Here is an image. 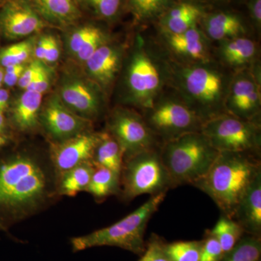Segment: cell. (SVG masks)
Instances as JSON below:
<instances>
[{
  "label": "cell",
  "instance_id": "obj_34",
  "mask_svg": "<svg viewBox=\"0 0 261 261\" xmlns=\"http://www.w3.org/2000/svg\"><path fill=\"white\" fill-rule=\"evenodd\" d=\"M224 253L217 239L209 233L208 238L202 242L200 261H221Z\"/></svg>",
  "mask_w": 261,
  "mask_h": 261
},
{
  "label": "cell",
  "instance_id": "obj_45",
  "mask_svg": "<svg viewBox=\"0 0 261 261\" xmlns=\"http://www.w3.org/2000/svg\"><path fill=\"white\" fill-rule=\"evenodd\" d=\"M8 137L6 135H0V149L5 147L8 143Z\"/></svg>",
  "mask_w": 261,
  "mask_h": 261
},
{
  "label": "cell",
  "instance_id": "obj_32",
  "mask_svg": "<svg viewBox=\"0 0 261 261\" xmlns=\"http://www.w3.org/2000/svg\"><path fill=\"white\" fill-rule=\"evenodd\" d=\"M101 31L100 29L93 25H84L75 29L68 39V47L70 53L75 56L92 38Z\"/></svg>",
  "mask_w": 261,
  "mask_h": 261
},
{
  "label": "cell",
  "instance_id": "obj_2",
  "mask_svg": "<svg viewBox=\"0 0 261 261\" xmlns=\"http://www.w3.org/2000/svg\"><path fill=\"white\" fill-rule=\"evenodd\" d=\"M232 76L212 61L172 64L171 80L178 97L205 122L226 113L225 102Z\"/></svg>",
  "mask_w": 261,
  "mask_h": 261
},
{
  "label": "cell",
  "instance_id": "obj_6",
  "mask_svg": "<svg viewBox=\"0 0 261 261\" xmlns=\"http://www.w3.org/2000/svg\"><path fill=\"white\" fill-rule=\"evenodd\" d=\"M166 192L150 196L143 205L111 226L96 230L70 240L73 252L92 247L111 246L140 255L145 252L144 237L149 220L159 210L166 198Z\"/></svg>",
  "mask_w": 261,
  "mask_h": 261
},
{
  "label": "cell",
  "instance_id": "obj_21",
  "mask_svg": "<svg viewBox=\"0 0 261 261\" xmlns=\"http://www.w3.org/2000/svg\"><path fill=\"white\" fill-rule=\"evenodd\" d=\"M219 54L225 64L243 69L254 61L257 54V46L248 38L234 37L223 41Z\"/></svg>",
  "mask_w": 261,
  "mask_h": 261
},
{
  "label": "cell",
  "instance_id": "obj_13",
  "mask_svg": "<svg viewBox=\"0 0 261 261\" xmlns=\"http://www.w3.org/2000/svg\"><path fill=\"white\" fill-rule=\"evenodd\" d=\"M260 82L255 73L245 68L232 76L225 102L226 113L255 121L260 113Z\"/></svg>",
  "mask_w": 261,
  "mask_h": 261
},
{
  "label": "cell",
  "instance_id": "obj_12",
  "mask_svg": "<svg viewBox=\"0 0 261 261\" xmlns=\"http://www.w3.org/2000/svg\"><path fill=\"white\" fill-rule=\"evenodd\" d=\"M101 90L92 81L68 76L62 82L58 95L70 111L93 122L102 116L104 111V99Z\"/></svg>",
  "mask_w": 261,
  "mask_h": 261
},
{
  "label": "cell",
  "instance_id": "obj_26",
  "mask_svg": "<svg viewBox=\"0 0 261 261\" xmlns=\"http://www.w3.org/2000/svg\"><path fill=\"white\" fill-rule=\"evenodd\" d=\"M121 191L120 175L106 168H95L86 192L102 200Z\"/></svg>",
  "mask_w": 261,
  "mask_h": 261
},
{
  "label": "cell",
  "instance_id": "obj_25",
  "mask_svg": "<svg viewBox=\"0 0 261 261\" xmlns=\"http://www.w3.org/2000/svg\"><path fill=\"white\" fill-rule=\"evenodd\" d=\"M34 3L39 14L53 23L66 25L80 18L73 0H34Z\"/></svg>",
  "mask_w": 261,
  "mask_h": 261
},
{
  "label": "cell",
  "instance_id": "obj_42",
  "mask_svg": "<svg viewBox=\"0 0 261 261\" xmlns=\"http://www.w3.org/2000/svg\"><path fill=\"white\" fill-rule=\"evenodd\" d=\"M250 16L257 28L261 23V0H250L249 3Z\"/></svg>",
  "mask_w": 261,
  "mask_h": 261
},
{
  "label": "cell",
  "instance_id": "obj_1",
  "mask_svg": "<svg viewBox=\"0 0 261 261\" xmlns=\"http://www.w3.org/2000/svg\"><path fill=\"white\" fill-rule=\"evenodd\" d=\"M58 174L48 157L18 151L0 160V223L30 217L59 197Z\"/></svg>",
  "mask_w": 261,
  "mask_h": 261
},
{
  "label": "cell",
  "instance_id": "obj_19",
  "mask_svg": "<svg viewBox=\"0 0 261 261\" xmlns=\"http://www.w3.org/2000/svg\"><path fill=\"white\" fill-rule=\"evenodd\" d=\"M42 106V94L25 90L12 108L11 119L19 132L31 133L40 127L39 118Z\"/></svg>",
  "mask_w": 261,
  "mask_h": 261
},
{
  "label": "cell",
  "instance_id": "obj_39",
  "mask_svg": "<svg viewBox=\"0 0 261 261\" xmlns=\"http://www.w3.org/2000/svg\"><path fill=\"white\" fill-rule=\"evenodd\" d=\"M25 66V64L13 65L5 68L3 82L8 87H13L18 84Z\"/></svg>",
  "mask_w": 261,
  "mask_h": 261
},
{
  "label": "cell",
  "instance_id": "obj_18",
  "mask_svg": "<svg viewBox=\"0 0 261 261\" xmlns=\"http://www.w3.org/2000/svg\"><path fill=\"white\" fill-rule=\"evenodd\" d=\"M244 231L258 237L261 231V172L244 194L232 218Z\"/></svg>",
  "mask_w": 261,
  "mask_h": 261
},
{
  "label": "cell",
  "instance_id": "obj_36",
  "mask_svg": "<svg viewBox=\"0 0 261 261\" xmlns=\"http://www.w3.org/2000/svg\"><path fill=\"white\" fill-rule=\"evenodd\" d=\"M106 42H108L107 37L105 33L101 31L92 38L90 41L79 51L75 57L79 61L84 63L94 54V51L97 50L98 48Z\"/></svg>",
  "mask_w": 261,
  "mask_h": 261
},
{
  "label": "cell",
  "instance_id": "obj_29",
  "mask_svg": "<svg viewBox=\"0 0 261 261\" xmlns=\"http://www.w3.org/2000/svg\"><path fill=\"white\" fill-rule=\"evenodd\" d=\"M33 38L15 43L0 51V65L6 68L9 65L24 64L34 53Z\"/></svg>",
  "mask_w": 261,
  "mask_h": 261
},
{
  "label": "cell",
  "instance_id": "obj_7",
  "mask_svg": "<svg viewBox=\"0 0 261 261\" xmlns=\"http://www.w3.org/2000/svg\"><path fill=\"white\" fill-rule=\"evenodd\" d=\"M120 182V192L123 200L127 201L142 195L152 196L166 192L173 187L161 161L160 148L123 160Z\"/></svg>",
  "mask_w": 261,
  "mask_h": 261
},
{
  "label": "cell",
  "instance_id": "obj_35",
  "mask_svg": "<svg viewBox=\"0 0 261 261\" xmlns=\"http://www.w3.org/2000/svg\"><path fill=\"white\" fill-rule=\"evenodd\" d=\"M140 261H170L165 252L164 244L159 239L152 238Z\"/></svg>",
  "mask_w": 261,
  "mask_h": 261
},
{
  "label": "cell",
  "instance_id": "obj_16",
  "mask_svg": "<svg viewBox=\"0 0 261 261\" xmlns=\"http://www.w3.org/2000/svg\"><path fill=\"white\" fill-rule=\"evenodd\" d=\"M122 57L121 47L105 43L84 63L89 79L101 89L109 88L121 68Z\"/></svg>",
  "mask_w": 261,
  "mask_h": 261
},
{
  "label": "cell",
  "instance_id": "obj_23",
  "mask_svg": "<svg viewBox=\"0 0 261 261\" xmlns=\"http://www.w3.org/2000/svg\"><path fill=\"white\" fill-rule=\"evenodd\" d=\"M91 162L94 168H108L121 176L123 152L121 146L109 132H101Z\"/></svg>",
  "mask_w": 261,
  "mask_h": 261
},
{
  "label": "cell",
  "instance_id": "obj_43",
  "mask_svg": "<svg viewBox=\"0 0 261 261\" xmlns=\"http://www.w3.org/2000/svg\"><path fill=\"white\" fill-rule=\"evenodd\" d=\"M10 94L6 89L0 88V113H4L9 106Z\"/></svg>",
  "mask_w": 261,
  "mask_h": 261
},
{
  "label": "cell",
  "instance_id": "obj_24",
  "mask_svg": "<svg viewBox=\"0 0 261 261\" xmlns=\"http://www.w3.org/2000/svg\"><path fill=\"white\" fill-rule=\"evenodd\" d=\"M95 168L91 162H86L62 173L58 176L57 191L59 197H75L86 192Z\"/></svg>",
  "mask_w": 261,
  "mask_h": 261
},
{
  "label": "cell",
  "instance_id": "obj_33",
  "mask_svg": "<svg viewBox=\"0 0 261 261\" xmlns=\"http://www.w3.org/2000/svg\"><path fill=\"white\" fill-rule=\"evenodd\" d=\"M88 2L96 14L105 19L114 18L121 5V0H88Z\"/></svg>",
  "mask_w": 261,
  "mask_h": 261
},
{
  "label": "cell",
  "instance_id": "obj_8",
  "mask_svg": "<svg viewBox=\"0 0 261 261\" xmlns=\"http://www.w3.org/2000/svg\"><path fill=\"white\" fill-rule=\"evenodd\" d=\"M201 132L219 152L253 154L260 147L258 123L242 119L227 113L204 122Z\"/></svg>",
  "mask_w": 261,
  "mask_h": 261
},
{
  "label": "cell",
  "instance_id": "obj_28",
  "mask_svg": "<svg viewBox=\"0 0 261 261\" xmlns=\"http://www.w3.org/2000/svg\"><path fill=\"white\" fill-rule=\"evenodd\" d=\"M260 238L256 236L246 237L240 239L221 261H260Z\"/></svg>",
  "mask_w": 261,
  "mask_h": 261
},
{
  "label": "cell",
  "instance_id": "obj_46",
  "mask_svg": "<svg viewBox=\"0 0 261 261\" xmlns=\"http://www.w3.org/2000/svg\"><path fill=\"white\" fill-rule=\"evenodd\" d=\"M3 78H4V70L0 68V88H1L2 84L3 83Z\"/></svg>",
  "mask_w": 261,
  "mask_h": 261
},
{
  "label": "cell",
  "instance_id": "obj_47",
  "mask_svg": "<svg viewBox=\"0 0 261 261\" xmlns=\"http://www.w3.org/2000/svg\"><path fill=\"white\" fill-rule=\"evenodd\" d=\"M7 228H5L3 224L0 223V231H6Z\"/></svg>",
  "mask_w": 261,
  "mask_h": 261
},
{
  "label": "cell",
  "instance_id": "obj_14",
  "mask_svg": "<svg viewBox=\"0 0 261 261\" xmlns=\"http://www.w3.org/2000/svg\"><path fill=\"white\" fill-rule=\"evenodd\" d=\"M100 135L91 130L62 142H50L49 157L58 176L79 165L91 162Z\"/></svg>",
  "mask_w": 261,
  "mask_h": 261
},
{
  "label": "cell",
  "instance_id": "obj_48",
  "mask_svg": "<svg viewBox=\"0 0 261 261\" xmlns=\"http://www.w3.org/2000/svg\"><path fill=\"white\" fill-rule=\"evenodd\" d=\"M5 0H0V5L3 4V3H4Z\"/></svg>",
  "mask_w": 261,
  "mask_h": 261
},
{
  "label": "cell",
  "instance_id": "obj_44",
  "mask_svg": "<svg viewBox=\"0 0 261 261\" xmlns=\"http://www.w3.org/2000/svg\"><path fill=\"white\" fill-rule=\"evenodd\" d=\"M6 129V121L4 116V113H0V135H5Z\"/></svg>",
  "mask_w": 261,
  "mask_h": 261
},
{
  "label": "cell",
  "instance_id": "obj_9",
  "mask_svg": "<svg viewBox=\"0 0 261 261\" xmlns=\"http://www.w3.org/2000/svg\"><path fill=\"white\" fill-rule=\"evenodd\" d=\"M144 119L162 144L176 137L201 132L203 121L178 97L161 94L150 108L145 110Z\"/></svg>",
  "mask_w": 261,
  "mask_h": 261
},
{
  "label": "cell",
  "instance_id": "obj_4",
  "mask_svg": "<svg viewBox=\"0 0 261 261\" xmlns=\"http://www.w3.org/2000/svg\"><path fill=\"white\" fill-rule=\"evenodd\" d=\"M219 154L201 132L185 134L160 147L161 161L173 187L189 184L194 186L205 176Z\"/></svg>",
  "mask_w": 261,
  "mask_h": 261
},
{
  "label": "cell",
  "instance_id": "obj_31",
  "mask_svg": "<svg viewBox=\"0 0 261 261\" xmlns=\"http://www.w3.org/2000/svg\"><path fill=\"white\" fill-rule=\"evenodd\" d=\"M202 242L181 241L164 245L170 261H200Z\"/></svg>",
  "mask_w": 261,
  "mask_h": 261
},
{
  "label": "cell",
  "instance_id": "obj_20",
  "mask_svg": "<svg viewBox=\"0 0 261 261\" xmlns=\"http://www.w3.org/2000/svg\"><path fill=\"white\" fill-rule=\"evenodd\" d=\"M202 16L200 7L191 3H181L163 13L160 25L163 34H179L197 25Z\"/></svg>",
  "mask_w": 261,
  "mask_h": 261
},
{
  "label": "cell",
  "instance_id": "obj_17",
  "mask_svg": "<svg viewBox=\"0 0 261 261\" xmlns=\"http://www.w3.org/2000/svg\"><path fill=\"white\" fill-rule=\"evenodd\" d=\"M163 34L168 49L187 63L211 61L207 37L197 25L179 34Z\"/></svg>",
  "mask_w": 261,
  "mask_h": 261
},
{
  "label": "cell",
  "instance_id": "obj_22",
  "mask_svg": "<svg viewBox=\"0 0 261 261\" xmlns=\"http://www.w3.org/2000/svg\"><path fill=\"white\" fill-rule=\"evenodd\" d=\"M203 27L206 37L221 42L241 37L245 32L241 20L236 15L228 13H217L208 15L204 19Z\"/></svg>",
  "mask_w": 261,
  "mask_h": 261
},
{
  "label": "cell",
  "instance_id": "obj_11",
  "mask_svg": "<svg viewBox=\"0 0 261 261\" xmlns=\"http://www.w3.org/2000/svg\"><path fill=\"white\" fill-rule=\"evenodd\" d=\"M39 123L51 142H59L92 130V122L70 111L54 94L42 105Z\"/></svg>",
  "mask_w": 261,
  "mask_h": 261
},
{
  "label": "cell",
  "instance_id": "obj_3",
  "mask_svg": "<svg viewBox=\"0 0 261 261\" xmlns=\"http://www.w3.org/2000/svg\"><path fill=\"white\" fill-rule=\"evenodd\" d=\"M260 172V163L252 154L221 152L194 186L207 194L224 215L233 218L244 194Z\"/></svg>",
  "mask_w": 261,
  "mask_h": 261
},
{
  "label": "cell",
  "instance_id": "obj_30",
  "mask_svg": "<svg viewBox=\"0 0 261 261\" xmlns=\"http://www.w3.org/2000/svg\"><path fill=\"white\" fill-rule=\"evenodd\" d=\"M171 3V0H128L130 10L140 20H148L162 15Z\"/></svg>",
  "mask_w": 261,
  "mask_h": 261
},
{
  "label": "cell",
  "instance_id": "obj_41",
  "mask_svg": "<svg viewBox=\"0 0 261 261\" xmlns=\"http://www.w3.org/2000/svg\"><path fill=\"white\" fill-rule=\"evenodd\" d=\"M47 42L48 34L39 38L37 44L34 46V54L36 57V60H37V61L44 62L46 51H47Z\"/></svg>",
  "mask_w": 261,
  "mask_h": 261
},
{
  "label": "cell",
  "instance_id": "obj_27",
  "mask_svg": "<svg viewBox=\"0 0 261 261\" xmlns=\"http://www.w3.org/2000/svg\"><path fill=\"white\" fill-rule=\"evenodd\" d=\"M243 232V228L234 219L223 215L210 233L217 239L225 255L236 245Z\"/></svg>",
  "mask_w": 261,
  "mask_h": 261
},
{
  "label": "cell",
  "instance_id": "obj_37",
  "mask_svg": "<svg viewBox=\"0 0 261 261\" xmlns=\"http://www.w3.org/2000/svg\"><path fill=\"white\" fill-rule=\"evenodd\" d=\"M51 73L50 70L43 64L35 78L33 80L25 90L33 91L43 94L50 87Z\"/></svg>",
  "mask_w": 261,
  "mask_h": 261
},
{
  "label": "cell",
  "instance_id": "obj_15",
  "mask_svg": "<svg viewBox=\"0 0 261 261\" xmlns=\"http://www.w3.org/2000/svg\"><path fill=\"white\" fill-rule=\"evenodd\" d=\"M44 27L40 15L27 0H11L0 13V31L8 39H23Z\"/></svg>",
  "mask_w": 261,
  "mask_h": 261
},
{
  "label": "cell",
  "instance_id": "obj_38",
  "mask_svg": "<svg viewBox=\"0 0 261 261\" xmlns=\"http://www.w3.org/2000/svg\"><path fill=\"white\" fill-rule=\"evenodd\" d=\"M42 65V62L35 60L25 66L18 82V85L20 89H23L24 90L27 89L31 82L35 78Z\"/></svg>",
  "mask_w": 261,
  "mask_h": 261
},
{
  "label": "cell",
  "instance_id": "obj_10",
  "mask_svg": "<svg viewBox=\"0 0 261 261\" xmlns=\"http://www.w3.org/2000/svg\"><path fill=\"white\" fill-rule=\"evenodd\" d=\"M108 132L121 146L123 160L145 151L159 149V140L149 129L143 117L132 110L116 108L108 119Z\"/></svg>",
  "mask_w": 261,
  "mask_h": 261
},
{
  "label": "cell",
  "instance_id": "obj_5",
  "mask_svg": "<svg viewBox=\"0 0 261 261\" xmlns=\"http://www.w3.org/2000/svg\"><path fill=\"white\" fill-rule=\"evenodd\" d=\"M142 38H138L125 75L127 100L144 111L162 94L171 80V63Z\"/></svg>",
  "mask_w": 261,
  "mask_h": 261
},
{
  "label": "cell",
  "instance_id": "obj_40",
  "mask_svg": "<svg viewBox=\"0 0 261 261\" xmlns=\"http://www.w3.org/2000/svg\"><path fill=\"white\" fill-rule=\"evenodd\" d=\"M61 56L59 43L57 38L48 34L47 51L44 57V63H54L58 61Z\"/></svg>",
  "mask_w": 261,
  "mask_h": 261
}]
</instances>
